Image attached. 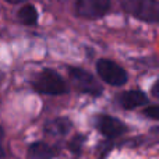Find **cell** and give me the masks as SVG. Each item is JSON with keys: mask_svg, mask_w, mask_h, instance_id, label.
I'll list each match as a JSON object with an SVG mask.
<instances>
[{"mask_svg": "<svg viewBox=\"0 0 159 159\" xmlns=\"http://www.w3.org/2000/svg\"><path fill=\"white\" fill-rule=\"evenodd\" d=\"M34 88L41 93L46 95H61L69 91L64 80L50 69H45L34 81Z\"/></svg>", "mask_w": 159, "mask_h": 159, "instance_id": "obj_2", "label": "cell"}, {"mask_svg": "<svg viewBox=\"0 0 159 159\" xmlns=\"http://www.w3.org/2000/svg\"><path fill=\"white\" fill-rule=\"evenodd\" d=\"M71 129V121L67 117H57L55 120L49 121L46 124V133L50 135H55V137H61V135H66L67 133Z\"/></svg>", "mask_w": 159, "mask_h": 159, "instance_id": "obj_8", "label": "cell"}, {"mask_svg": "<svg viewBox=\"0 0 159 159\" xmlns=\"http://www.w3.org/2000/svg\"><path fill=\"white\" fill-rule=\"evenodd\" d=\"M121 8L130 16L144 22L157 24L159 21L158 0H119Z\"/></svg>", "mask_w": 159, "mask_h": 159, "instance_id": "obj_1", "label": "cell"}, {"mask_svg": "<svg viewBox=\"0 0 159 159\" xmlns=\"http://www.w3.org/2000/svg\"><path fill=\"white\" fill-rule=\"evenodd\" d=\"M158 89H159V81L155 82L154 87H152V95H154L155 98H158V96H159V91Z\"/></svg>", "mask_w": 159, "mask_h": 159, "instance_id": "obj_14", "label": "cell"}, {"mask_svg": "<svg viewBox=\"0 0 159 159\" xmlns=\"http://www.w3.org/2000/svg\"><path fill=\"white\" fill-rule=\"evenodd\" d=\"M144 115L148 116L152 120H158L159 119V107L158 105H152V106H148L145 110H144Z\"/></svg>", "mask_w": 159, "mask_h": 159, "instance_id": "obj_12", "label": "cell"}, {"mask_svg": "<svg viewBox=\"0 0 159 159\" xmlns=\"http://www.w3.org/2000/svg\"><path fill=\"white\" fill-rule=\"evenodd\" d=\"M17 18L24 25H35L38 22V11L36 7L31 3L24 4L17 13Z\"/></svg>", "mask_w": 159, "mask_h": 159, "instance_id": "obj_9", "label": "cell"}, {"mask_svg": "<svg viewBox=\"0 0 159 159\" xmlns=\"http://www.w3.org/2000/svg\"><path fill=\"white\" fill-rule=\"evenodd\" d=\"M69 75L73 85L78 91H81V92L89 93V95H93V96H99L103 92V88L101 87V84L93 78V75H91L85 70L78 69V67H70Z\"/></svg>", "mask_w": 159, "mask_h": 159, "instance_id": "obj_4", "label": "cell"}, {"mask_svg": "<svg viewBox=\"0 0 159 159\" xmlns=\"http://www.w3.org/2000/svg\"><path fill=\"white\" fill-rule=\"evenodd\" d=\"M110 0H75V13L87 20H99L110 10Z\"/></svg>", "mask_w": 159, "mask_h": 159, "instance_id": "obj_5", "label": "cell"}, {"mask_svg": "<svg viewBox=\"0 0 159 159\" xmlns=\"http://www.w3.org/2000/svg\"><path fill=\"white\" fill-rule=\"evenodd\" d=\"M95 126L99 130L101 134H103L107 138H116L120 137L121 134L127 131V126L121 120L107 115H101L96 117Z\"/></svg>", "mask_w": 159, "mask_h": 159, "instance_id": "obj_6", "label": "cell"}, {"mask_svg": "<svg viewBox=\"0 0 159 159\" xmlns=\"http://www.w3.org/2000/svg\"><path fill=\"white\" fill-rule=\"evenodd\" d=\"M3 138H4V131H3L2 126H0V158L4 155V149H3Z\"/></svg>", "mask_w": 159, "mask_h": 159, "instance_id": "obj_13", "label": "cell"}, {"mask_svg": "<svg viewBox=\"0 0 159 159\" xmlns=\"http://www.w3.org/2000/svg\"><path fill=\"white\" fill-rule=\"evenodd\" d=\"M55 151L45 143H35L30 148V159H53Z\"/></svg>", "mask_w": 159, "mask_h": 159, "instance_id": "obj_10", "label": "cell"}, {"mask_svg": "<svg viewBox=\"0 0 159 159\" xmlns=\"http://www.w3.org/2000/svg\"><path fill=\"white\" fill-rule=\"evenodd\" d=\"M96 71H98L99 77L103 80L105 82H107L109 85H115V87H121L129 80L126 70L121 69L115 61L107 60V59L98 60V63H96Z\"/></svg>", "mask_w": 159, "mask_h": 159, "instance_id": "obj_3", "label": "cell"}, {"mask_svg": "<svg viewBox=\"0 0 159 159\" xmlns=\"http://www.w3.org/2000/svg\"><path fill=\"white\" fill-rule=\"evenodd\" d=\"M84 141H85L84 135H75V137L71 140V143L69 144L70 151L74 152V154H80V151H81V147H82V144H84Z\"/></svg>", "mask_w": 159, "mask_h": 159, "instance_id": "obj_11", "label": "cell"}, {"mask_svg": "<svg viewBox=\"0 0 159 159\" xmlns=\"http://www.w3.org/2000/svg\"><path fill=\"white\" fill-rule=\"evenodd\" d=\"M120 105L127 110L137 109L138 106L148 103V96L143 91H127L120 95Z\"/></svg>", "mask_w": 159, "mask_h": 159, "instance_id": "obj_7", "label": "cell"}, {"mask_svg": "<svg viewBox=\"0 0 159 159\" xmlns=\"http://www.w3.org/2000/svg\"><path fill=\"white\" fill-rule=\"evenodd\" d=\"M7 3H10V4H18V3H24L25 0H6Z\"/></svg>", "mask_w": 159, "mask_h": 159, "instance_id": "obj_15", "label": "cell"}]
</instances>
